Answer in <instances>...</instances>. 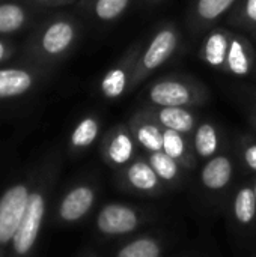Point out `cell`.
Returning a JSON list of instances; mask_svg holds the SVG:
<instances>
[{
	"label": "cell",
	"mask_w": 256,
	"mask_h": 257,
	"mask_svg": "<svg viewBox=\"0 0 256 257\" xmlns=\"http://www.w3.org/2000/svg\"><path fill=\"white\" fill-rule=\"evenodd\" d=\"M177 47V35L170 29L160 30L151 41L148 50L143 54V66L149 71L161 66L174 53Z\"/></svg>",
	"instance_id": "8992f818"
},
{
	"label": "cell",
	"mask_w": 256,
	"mask_h": 257,
	"mask_svg": "<svg viewBox=\"0 0 256 257\" xmlns=\"http://www.w3.org/2000/svg\"><path fill=\"white\" fill-rule=\"evenodd\" d=\"M253 188H255V196H256V182H255V187H253Z\"/></svg>",
	"instance_id": "f1b7e54d"
},
{
	"label": "cell",
	"mask_w": 256,
	"mask_h": 257,
	"mask_svg": "<svg viewBox=\"0 0 256 257\" xmlns=\"http://www.w3.org/2000/svg\"><path fill=\"white\" fill-rule=\"evenodd\" d=\"M151 167L157 173V176L163 182H174L180 176V166L178 161L169 157L166 152L158 151V152H151L149 161Z\"/></svg>",
	"instance_id": "e0dca14e"
},
{
	"label": "cell",
	"mask_w": 256,
	"mask_h": 257,
	"mask_svg": "<svg viewBox=\"0 0 256 257\" xmlns=\"http://www.w3.org/2000/svg\"><path fill=\"white\" fill-rule=\"evenodd\" d=\"M195 149L201 158H211L219 149L217 131L211 123H202L196 130L195 136Z\"/></svg>",
	"instance_id": "5bb4252c"
},
{
	"label": "cell",
	"mask_w": 256,
	"mask_h": 257,
	"mask_svg": "<svg viewBox=\"0 0 256 257\" xmlns=\"http://www.w3.org/2000/svg\"><path fill=\"white\" fill-rule=\"evenodd\" d=\"M29 202L27 188L15 185L0 199V244L14 239Z\"/></svg>",
	"instance_id": "6da1fadb"
},
{
	"label": "cell",
	"mask_w": 256,
	"mask_h": 257,
	"mask_svg": "<svg viewBox=\"0 0 256 257\" xmlns=\"http://www.w3.org/2000/svg\"><path fill=\"white\" fill-rule=\"evenodd\" d=\"M125 84H127L125 71L121 68H115V69H110L104 75V78L101 81V90L107 98L113 99V98H118L124 93Z\"/></svg>",
	"instance_id": "7402d4cb"
},
{
	"label": "cell",
	"mask_w": 256,
	"mask_h": 257,
	"mask_svg": "<svg viewBox=\"0 0 256 257\" xmlns=\"http://www.w3.org/2000/svg\"><path fill=\"white\" fill-rule=\"evenodd\" d=\"M130 0H98L95 5V12L101 20H113L121 15Z\"/></svg>",
	"instance_id": "d4e9b609"
},
{
	"label": "cell",
	"mask_w": 256,
	"mask_h": 257,
	"mask_svg": "<svg viewBox=\"0 0 256 257\" xmlns=\"http://www.w3.org/2000/svg\"><path fill=\"white\" fill-rule=\"evenodd\" d=\"M161 245L154 238H137L125 244L116 257H160Z\"/></svg>",
	"instance_id": "2e32d148"
},
{
	"label": "cell",
	"mask_w": 256,
	"mask_h": 257,
	"mask_svg": "<svg viewBox=\"0 0 256 257\" xmlns=\"http://www.w3.org/2000/svg\"><path fill=\"white\" fill-rule=\"evenodd\" d=\"M33 78L24 69H0V99L23 95L32 87Z\"/></svg>",
	"instance_id": "30bf717a"
},
{
	"label": "cell",
	"mask_w": 256,
	"mask_h": 257,
	"mask_svg": "<svg viewBox=\"0 0 256 257\" xmlns=\"http://www.w3.org/2000/svg\"><path fill=\"white\" fill-rule=\"evenodd\" d=\"M235 0H199L198 2V14L204 18V20H216L219 18L228 8H231V5Z\"/></svg>",
	"instance_id": "cb8c5ba5"
},
{
	"label": "cell",
	"mask_w": 256,
	"mask_h": 257,
	"mask_svg": "<svg viewBox=\"0 0 256 257\" xmlns=\"http://www.w3.org/2000/svg\"><path fill=\"white\" fill-rule=\"evenodd\" d=\"M125 181L134 191H140L145 194L155 193L161 187V179L146 161L131 163L125 172Z\"/></svg>",
	"instance_id": "ba28073f"
},
{
	"label": "cell",
	"mask_w": 256,
	"mask_h": 257,
	"mask_svg": "<svg viewBox=\"0 0 256 257\" xmlns=\"http://www.w3.org/2000/svg\"><path fill=\"white\" fill-rule=\"evenodd\" d=\"M100 126L98 122L94 117H86L83 119L74 130L72 136H71V143L74 148H88L91 146L97 136H98Z\"/></svg>",
	"instance_id": "ffe728a7"
},
{
	"label": "cell",
	"mask_w": 256,
	"mask_h": 257,
	"mask_svg": "<svg viewBox=\"0 0 256 257\" xmlns=\"http://www.w3.org/2000/svg\"><path fill=\"white\" fill-rule=\"evenodd\" d=\"M74 39V29L66 21H57L51 24L42 36V48L48 54H60L65 51Z\"/></svg>",
	"instance_id": "9c48e42d"
},
{
	"label": "cell",
	"mask_w": 256,
	"mask_h": 257,
	"mask_svg": "<svg viewBox=\"0 0 256 257\" xmlns=\"http://www.w3.org/2000/svg\"><path fill=\"white\" fill-rule=\"evenodd\" d=\"M136 140L148 152L163 151V131L154 123H142L136 128Z\"/></svg>",
	"instance_id": "d6986e66"
},
{
	"label": "cell",
	"mask_w": 256,
	"mask_h": 257,
	"mask_svg": "<svg viewBox=\"0 0 256 257\" xmlns=\"http://www.w3.org/2000/svg\"><path fill=\"white\" fill-rule=\"evenodd\" d=\"M149 98L160 107H184L192 101V93L186 84L166 80L151 87Z\"/></svg>",
	"instance_id": "5b68a950"
},
{
	"label": "cell",
	"mask_w": 256,
	"mask_h": 257,
	"mask_svg": "<svg viewBox=\"0 0 256 257\" xmlns=\"http://www.w3.org/2000/svg\"><path fill=\"white\" fill-rule=\"evenodd\" d=\"M228 50H229V41L226 35H223L222 32H214L210 35V38L205 42V48H204L205 60L211 66H220L226 62Z\"/></svg>",
	"instance_id": "9a60e30c"
},
{
	"label": "cell",
	"mask_w": 256,
	"mask_h": 257,
	"mask_svg": "<svg viewBox=\"0 0 256 257\" xmlns=\"http://www.w3.org/2000/svg\"><path fill=\"white\" fill-rule=\"evenodd\" d=\"M234 217L241 226H250L256 220V196L253 187L244 185L235 194Z\"/></svg>",
	"instance_id": "8fae6325"
},
{
	"label": "cell",
	"mask_w": 256,
	"mask_h": 257,
	"mask_svg": "<svg viewBox=\"0 0 256 257\" xmlns=\"http://www.w3.org/2000/svg\"><path fill=\"white\" fill-rule=\"evenodd\" d=\"M246 15L249 20L256 23V0H247L246 2Z\"/></svg>",
	"instance_id": "4316f807"
},
{
	"label": "cell",
	"mask_w": 256,
	"mask_h": 257,
	"mask_svg": "<svg viewBox=\"0 0 256 257\" xmlns=\"http://www.w3.org/2000/svg\"><path fill=\"white\" fill-rule=\"evenodd\" d=\"M157 117L164 128L178 131L181 134L190 133L195 126L193 114L183 107H163Z\"/></svg>",
	"instance_id": "7c38bea8"
},
{
	"label": "cell",
	"mask_w": 256,
	"mask_h": 257,
	"mask_svg": "<svg viewBox=\"0 0 256 257\" xmlns=\"http://www.w3.org/2000/svg\"><path fill=\"white\" fill-rule=\"evenodd\" d=\"M244 163L252 172H256V143L246 148V151H244Z\"/></svg>",
	"instance_id": "484cf974"
},
{
	"label": "cell",
	"mask_w": 256,
	"mask_h": 257,
	"mask_svg": "<svg viewBox=\"0 0 256 257\" xmlns=\"http://www.w3.org/2000/svg\"><path fill=\"white\" fill-rule=\"evenodd\" d=\"M94 202H95V194L92 188L84 185L75 187L62 200L59 214L65 221H77L91 211Z\"/></svg>",
	"instance_id": "277c9868"
},
{
	"label": "cell",
	"mask_w": 256,
	"mask_h": 257,
	"mask_svg": "<svg viewBox=\"0 0 256 257\" xmlns=\"http://www.w3.org/2000/svg\"><path fill=\"white\" fill-rule=\"evenodd\" d=\"M3 56H5V48H3V45L0 44V60H2Z\"/></svg>",
	"instance_id": "83f0119b"
},
{
	"label": "cell",
	"mask_w": 256,
	"mask_h": 257,
	"mask_svg": "<svg viewBox=\"0 0 256 257\" xmlns=\"http://www.w3.org/2000/svg\"><path fill=\"white\" fill-rule=\"evenodd\" d=\"M24 23V11L14 3L0 5V33L18 30Z\"/></svg>",
	"instance_id": "44dd1931"
},
{
	"label": "cell",
	"mask_w": 256,
	"mask_h": 257,
	"mask_svg": "<svg viewBox=\"0 0 256 257\" xmlns=\"http://www.w3.org/2000/svg\"><path fill=\"white\" fill-rule=\"evenodd\" d=\"M139 224H140V218L137 211L121 203L106 205L97 217L98 230L107 236H119V235L131 233L139 227Z\"/></svg>",
	"instance_id": "7a4b0ae2"
},
{
	"label": "cell",
	"mask_w": 256,
	"mask_h": 257,
	"mask_svg": "<svg viewBox=\"0 0 256 257\" xmlns=\"http://www.w3.org/2000/svg\"><path fill=\"white\" fill-rule=\"evenodd\" d=\"M226 65L229 71L238 77L247 75L250 71V60L246 53L244 45L238 39H232L229 42V50L226 56Z\"/></svg>",
	"instance_id": "ac0fdd59"
},
{
	"label": "cell",
	"mask_w": 256,
	"mask_h": 257,
	"mask_svg": "<svg viewBox=\"0 0 256 257\" xmlns=\"http://www.w3.org/2000/svg\"><path fill=\"white\" fill-rule=\"evenodd\" d=\"M133 154H134V143L128 133L119 131L110 139L107 146V158L113 166L118 167L125 166L133 158Z\"/></svg>",
	"instance_id": "4fadbf2b"
},
{
	"label": "cell",
	"mask_w": 256,
	"mask_h": 257,
	"mask_svg": "<svg viewBox=\"0 0 256 257\" xmlns=\"http://www.w3.org/2000/svg\"><path fill=\"white\" fill-rule=\"evenodd\" d=\"M42 217H44V199L41 194L33 193L29 196L26 212L14 236V248L18 254H26L33 247L41 227Z\"/></svg>",
	"instance_id": "3957f363"
},
{
	"label": "cell",
	"mask_w": 256,
	"mask_h": 257,
	"mask_svg": "<svg viewBox=\"0 0 256 257\" xmlns=\"http://www.w3.org/2000/svg\"><path fill=\"white\" fill-rule=\"evenodd\" d=\"M232 173H234L232 161L225 155H219L211 158L204 166L201 173V181L207 190L220 191L231 182Z\"/></svg>",
	"instance_id": "52a82bcc"
},
{
	"label": "cell",
	"mask_w": 256,
	"mask_h": 257,
	"mask_svg": "<svg viewBox=\"0 0 256 257\" xmlns=\"http://www.w3.org/2000/svg\"><path fill=\"white\" fill-rule=\"evenodd\" d=\"M163 152H166L178 163L184 161L187 154V146H186V140L183 139V134L166 128L163 131Z\"/></svg>",
	"instance_id": "603a6c76"
}]
</instances>
